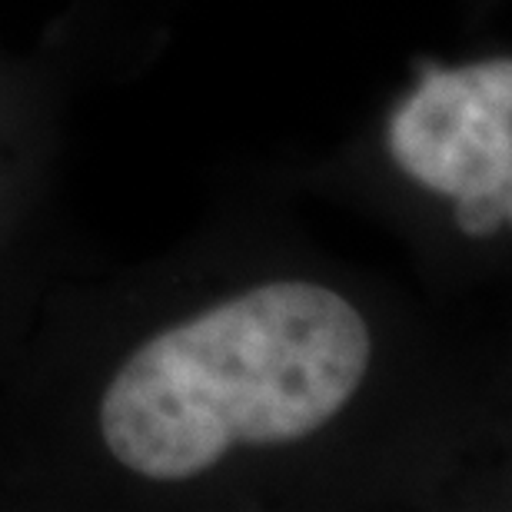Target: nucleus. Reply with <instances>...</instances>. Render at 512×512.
I'll return each instance as SVG.
<instances>
[{"label":"nucleus","mask_w":512,"mask_h":512,"mask_svg":"<svg viewBox=\"0 0 512 512\" xmlns=\"http://www.w3.org/2000/svg\"><path fill=\"white\" fill-rule=\"evenodd\" d=\"M389 153L453 200L512 190V60L433 70L389 120Z\"/></svg>","instance_id":"2"},{"label":"nucleus","mask_w":512,"mask_h":512,"mask_svg":"<svg viewBox=\"0 0 512 512\" xmlns=\"http://www.w3.org/2000/svg\"><path fill=\"white\" fill-rule=\"evenodd\" d=\"M370 356V326L336 290L263 283L143 343L100 399V433L130 473L180 483L237 446L313 436Z\"/></svg>","instance_id":"1"},{"label":"nucleus","mask_w":512,"mask_h":512,"mask_svg":"<svg viewBox=\"0 0 512 512\" xmlns=\"http://www.w3.org/2000/svg\"><path fill=\"white\" fill-rule=\"evenodd\" d=\"M512 217V190L456 200V223L466 237H493Z\"/></svg>","instance_id":"3"}]
</instances>
